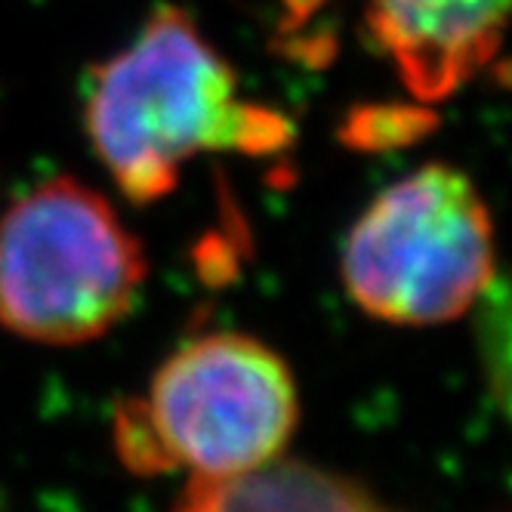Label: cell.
<instances>
[{
	"instance_id": "cell-1",
	"label": "cell",
	"mask_w": 512,
	"mask_h": 512,
	"mask_svg": "<svg viewBox=\"0 0 512 512\" xmlns=\"http://www.w3.org/2000/svg\"><path fill=\"white\" fill-rule=\"evenodd\" d=\"M90 136L121 192L152 204L204 152H272L290 139L284 118L241 102L229 62L173 7L96 71Z\"/></svg>"
},
{
	"instance_id": "cell-2",
	"label": "cell",
	"mask_w": 512,
	"mask_h": 512,
	"mask_svg": "<svg viewBox=\"0 0 512 512\" xmlns=\"http://www.w3.org/2000/svg\"><path fill=\"white\" fill-rule=\"evenodd\" d=\"M300 420L287 361L247 334L182 343L149 389L115 414L118 457L142 475L186 472L223 482L278 460Z\"/></svg>"
},
{
	"instance_id": "cell-3",
	"label": "cell",
	"mask_w": 512,
	"mask_h": 512,
	"mask_svg": "<svg viewBox=\"0 0 512 512\" xmlns=\"http://www.w3.org/2000/svg\"><path fill=\"white\" fill-rule=\"evenodd\" d=\"M142 281V244L78 179L41 182L0 216V327L28 343L99 340L133 312Z\"/></svg>"
},
{
	"instance_id": "cell-4",
	"label": "cell",
	"mask_w": 512,
	"mask_h": 512,
	"mask_svg": "<svg viewBox=\"0 0 512 512\" xmlns=\"http://www.w3.org/2000/svg\"><path fill=\"white\" fill-rule=\"evenodd\" d=\"M494 226L472 182L426 164L389 186L343 244V284L361 312L395 327L463 318L494 281Z\"/></svg>"
},
{
	"instance_id": "cell-5",
	"label": "cell",
	"mask_w": 512,
	"mask_h": 512,
	"mask_svg": "<svg viewBox=\"0 0 512 512\" xmlns=\"http://www.w3.org/2000/svg\"><path fill=\"white\" fill-rule=\"evenodd\" d=\"M368 22L408 90L435 102L485 71L503 41L509 0H364Z\"/></svg>"
},
{
	"instance_id": "cell-6",
	"label": "cell",
	"mask_w": 512,
	"mask_h": 512,
	"mask_svg": "<svg viewBox=\"0 0 512 512\" xmlns=\"http://www.w3.org/2000/svg\"><path fill=\"white\" fill-rule=\"evenodd\" d=\"M173 512H395L343 475L272 460L223 482H192Z\"/></svg>"
}]
</instances>
